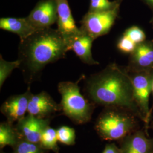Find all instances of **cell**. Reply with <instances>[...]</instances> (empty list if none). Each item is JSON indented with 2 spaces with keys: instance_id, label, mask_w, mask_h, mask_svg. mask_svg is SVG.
I'll return each instance as SVG.
<instances>
[{
  "instance_id": "obj_1",
  "label": "cell",
  "mask_w": 153,
  "mask_h": 153,
  "mask_svg": "<svg viewBox=\"0 0 153 153\" xmlns=\"http://www.w3.org/2000/svg\"><path fill=\"white\" fill-rule=\"evenodd\" d=\"M85 91L88 98L95 104L126 109L141 119L127 68L115 63L110 64L88 78Z\"/></svg>"
},
{
  "instance_id": "obj_2",
  "label": "cell",
  "mask_w": 153,
  "mask_h": 153,
  "mask_svg": "<svg viewBox=\"0 0 153 153\" xmlns=\"http://www.w3.org/2000/svg\"><path fill=\"white\" fill-rule=\"evenodd\" d=\"M69 51L58 30L51 27L39 30L20 40L18 60L26 82L31 85L38 80L46 66L64 58Z\"/></svg>"
},
{
  "instance_id": "obj_3",
  "label": "cell",
  "mask_w": 153,
  "mask_h": 153,
  "mask_svg": "<svg viewBox=\"0 0 153 153\" xmlns=\"http://www.w3.org/2000/svg\"><path fill=\"white\" fill-rule=\"evenodd\" d=\"M136 126L134 115L126 109L105 107L97 119L95 129L104 140H120L130 134Z\"/></svg>"
},
{
  "instance_id": "obj_4",
  "label": "cell",
  "mask_w": 153,
  "mask_h": 153,
  "mask_svg": "<svg viewBox=\"0 0 153 153\" xmlns=\"http://www.w3.org/2000/svg\"><path fill=\"white\" fill-rule=\"evenodd\" d=\"M58 91L61 97L60 104L64 115L76 124H83L90 121L95 104L81 94L78 82H60Z\"/></svg>"
},
{
  "instance_id": "obj_5",
  "label": "cell",
  "mask_w": 153,
  "mask_h": 153,
  "mask_svg": "<svg viewBox=\"0 0 153 153\" xmlns=\"http://www.w3.org/2000/svg\"><path fill=\"white\" fill-rule=\"evenodd\" d=\"M120 6L106 11H88L81 21L80 29L94 40L107 34L118 16Z\"/></svg>"
},
{
  "instance_id": "obj_6",
  "label": "cell",
  "mask_w": 153,
  "mask_h": 153,
  "mask_svg": "<svg viewBox=\"0 0 153 153\" xmlns=\"http://www.w3.org/2000/svg\"><path fill=\"white\" fill-rule=\"evenodd\" d=\"M128 71L133 84L134 98L141 119L148 123L151 113L149 109V98L152 92L153 71Z\"/></svg>"
},
{
  "instance_id": "obj_7",
  "label": "cell",
  "mask_w": 153,
  "mask_h": 153,
  "mask_svg": "<svg viewBox=\"0 0 153 153\" xmlns=\"http://www.w3.org/2000/svg\"><path fill=\"white\" fill-rule=\"evenodd\" d=\"M28 21L37 30L51 27L57 22L56 0H41L27 16Z\"/></svg>"
},
{
  "instance_id": "obj_8",
  "label": "cell",
  "mask_w": 153,
  "mask_h": 153,
  "mask_svg": "<svg viewBox=\"0 0 153 153\" xmlns=\"http://www.w3.org/2000/svg\"><path fill=\"white\" fill-rule=\"evenodd\" d=\"M50 118H39L28 114L17 121L16 128L21 139L40 143L45 129L50 125Z\"/></svg>"
},
{
  "instance_id": "obj_9",
  "label": "cell",
  "mask_w": 153,
  "mask_h": 153,
  "mask_svg": "<svg viewBox=\"0 0 153 153\" xmlns=\"http://www.w3.org/2000/svg\"><path fill=\"white\" fill-rule=\"evenodd\" d=\"M57 6V30L69 46L82 31L76 26L68 0H56ZM70 50V49H69Z\"/></svg>"
},
{
  "instance_id": "obj_10",
  "label": "cell",
  "mask_w": 153,
  "mask_h": 153,
  "mask_svg": "<svg viewBox=\"0 0 153 153\" xmlns=\"http://www.w3.org/2000/svg\"><path fill=\"white\" fill-rule=\"evenodd\" d=\"M33 95L28 88L25 93L12 95L6 100L1 105L0 110L7 121L13 124L25 116Z\"/></svg>"
},
{
  "instance_id": "obj_11",
  "label": "cell",
  "mask_w": 153,
  "mask_h": 153,
  "mask_svg": "<svg viewBox=\"0 0 153 153\" xmlns=\"http://www.w3.org/2000/svg\"><path fill=\"white\" fill-rule=\"evenodd\" d=\"M60 111V104H57L48 93L43 91L33 94L29 102L27 113L39 118H50Z\"/></svg>"
},
{
  "instance_id": "obj_12",
  "label": "cell",
  "mask_w": 153,
  "mask_h": 153,
  "mask_svg": "<svg viewBox=\"0 0 153 153\" xmlns=\"http://www.w3.org/2000/svg\"><path fill=\"white\" fill-rule=\"evenodd\" d=\"M130 55L129 64L126 68L128 71H153V40H145L137 44Z\"/></svg>"
},
{
  "instance_id": "obj_13",
  "label": "cell",
  "mask_w": 153,
  "mask_h": 153,
  "mask_svg": "<svg viewBox=\"0 0 153 153\" xmlns=\"http://www.w3.org/2000/svg\"><path fill=\"white\" fill-rule=\"evenodd\" d=\"M123 140V153H153V141L142 131L131 133Z\"/></svg>"
},
{
  "instance_id": "obj_14",
  "label": "cell",
  "mask_w": 153,
  "mask_h": 153,
  "mask_svg": "<svg viewBox=\"0 0 153 153\" xmlns=\"http://www.w3.org/2000/svg\"><path fill=\"white\" fill-rule=\"evenodd\" d=\"M0 28L16 34L20 40L27 38L38 30L33 26L27 17L1 18L0 19Z\"/></svg>"
},
{
  "instance_id": "obj_15",
  "label": "cell",
  "mask_w": 153,
  "mask_h": 153,
  "mask_svg": "<svg viewBox=\"0 0 153 153\" xmlns=\"http://www.w3.org/2000/svg\"><path fill=\"white\" fill-rule=\"evenodd\" d=\"M94 40L93 38L82 31L79 35L73 40L69 49L76 53L82 62L89 65H98V62L94 59L91 53Z\"/></svg>"
},
{
  "instance_id": "obj_16",
  "label": "cell",
  "mask_w": 153,
  "mask_h": 153,
  "mask_svg": "<svg viewBox=\"0 0 153 153\" xmlns=\"http://www.w3.org/2000/svg\"><path fill=\"white\" fill-rule=\"evenodd\" d=\"M21 138L16 131V126L7 121L0 124V148L6 146L13 148Z\"/></svg>"
},
{
  "instance_id": "obj_17",
  "label": "cell",
  "mask_w": 153,
  "mask_h": 153,
  "mask_svg": "<svg viewBox=\"0 0 153 153\" xmlns=\"http://www.w3.org/2000/svg\"><path fill=\"white\" fill-rule=\"evenodd\" d=\"M58 141L56 130L49 126L43 133L40 143L46 150L58 153L60 150L57 143Z\"/></svg>"
},
{
  "instance_id": "obj_18",
  "label": "cell",
  "mask_w": 153,
  "mask_h": 153,
  "mask_svg": "<svg viewBox=\"0 0 153 153\" xmlns=\"http://www.w3.org/2000/svg\"><path fill=\"white\" fill-rule=\"evenodd\" d=\"M13 150L12 153H48L49 152L40 143L30 142L23 139L18 142Z\"/></svg>"
},
{
  "instance_id": "obj_19",
  "label": "cell",
  "mask_w": 153,
  "mask_h": 153,
  "mask_svg": "<svg viewBox=\"0 0 153 153\" xmlns=\"http://www.w3.org/2000/svg\"><path fill=\"white\" fill-rule=\"evenodd\" d=\"M20 62L18 59L14 61L5 60L1 55L0 56V88H1L4 82L10 76L13 71L16 68H19Z\"/></svg>"
},
{
  "instance_id": "obj_20",
  "label": "cell",
  "mask_w": 153,
  "mask_h": 153,
  "mask_svg": "<svg viewBox=\"0 0 153 153\" xmlns=\"http://www.w3.org/2000/svg\"><path fill=\"white\" fill-rule=\"evenodd\" d=\"M56 131L59 142L68 146L75 144L76 131L73 128L67 126H62L58 128Z\"/></svg>"
},
{
  "instance_id": "obj_21",
  "label": "cell",
  "mask_w": 153,
  "mask_h": 153,
  "mask_svg": "<svg viewBox=\"0 0 153 153\" xmlns=\"http://www.w3.org/2000/svg\"><path fill=\"white\" fill-rule=\"evenodd\" d=\"M121 0H90L88 11H102L109 10L120 5Z\"/></svg>"
},
{
  "instance_id": "obj_22",
  "label": "cell",
  "mask_w": 153,
  "mask_h": 153,
  "mask_svg": "<svg viewBox=\"0 0 153 153\" xmlns=\"http://www.w3.org/2000/svg\"><path fill=\"white\" fill-rule=\"evenodd\" d=\"M123 35L126 36L136 44L146 40L145 33L141 28L135 26L126 29Z\"/></svg>"
},
{
  "instance_id": "obj_23",
  "label": "cell",
  "mask_w": 153,
  "mask_h": 153,
  "mask_svg": "<svg viewBox=\"0 0 153 153\" xmlns=\"http://www.w3.org/2000/svg\"><path fill=\"white\" fill-rule=\"evenodd\" d=\"M136 46L137 44L124 35H123L119 39L117 44V47L120 51L123 53L129 54H131L134 51Z\"/></svg>"
},
{
  "instance_id": "obj_24",
  "label": "cell",
  "mask_w": 153,
  "mask_h": 153,
  "mask_svg": "<svg viewBox=\"0 0 153 153\" xmlns=\"http://www.w3.org/2000/svg\"><path fill=\"white\" fill-rule=\"evenodd\" d=\"M102 153H123L121 148H118L115 143L106 145Z\"/></svg>"
},
{
  "instance_id": "obj_25",
  "label": "cell",
  "mask_w": 153,
  "mask_h": 153,
  "mask_svg": "<svg viewBox=\"0 0 153 153\" xmlns=\"http://www.w3.org/2000/svg\"><path fill=\"white\" fill-rule=\"evenodd\" d=\"M148 6L153 9V0H143Z\"/></svg>"
},
{
  "instance_id": "obj_26",
  "label": "cell",
  "mask_w": 153,
  "mask_h": 153,
  "mask_svg": "<svg viewBox=\"0 0 153 153\" xmlns=\"http://www.w3.org/2000/svg\"><path fill=\"white\" fill-rule=\"evenodd\" d=\"M152 92L153 93V82H152Z\"/></svg>"
},
{
  "instance_id": "obj_27",
  "label": "cell",
  "mask_w": 153,
  "mask_h": 153,
  "mask_svg": "<svg viewBox=\"0 0 153 153\" xmlns=\"http://www.w3.org/2000/svg\"><path fill=\"white\" fill-rule=\"evenodd\" d=\"M1 153H4V152H1Z\"/></svg>"
},
{
  "instance_id": "obj_28",
  "label": "cell",
  "mask_w": 153,
  "mask_h": 153,
  "mask_svg": "<svg viewBox=\"0 0 153 153\" xmlns=\"http://www.w3.org/2000/svg\"></svg>"
},
{
  "instance_id": "obj_29",
  "label": "cell",
  "mask_w": 153,
  "mask_h": 153,
  "mask_svg": "<svg viewBox=\"0 0 153 153\" xmlns=\"http://www.w3.org/2000/svg\"></svg>"
}]
</instances>
